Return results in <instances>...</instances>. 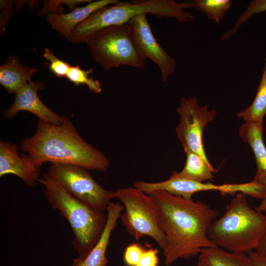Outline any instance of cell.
I'll use <instances>...</instances> for the list:
<instances>
[{"label": "cell", "instance_id": "6da1fadb", "mask_svg": "<svg viewBox=\"0 0 266 266\" xmlns=\"http://www.w3.org/2000/svg\"><path fill=\"white\" fill-rule=\"evenodd\" d=\"M148 195L166 236V246L163 250L165 265L170 266L178 259L197 256L204 248L217 247L209 238L207 232L217 211L204 202L164 191Z\"/></svg>", "mask_w": 266, "mask_h": 266}, {"label": "cell", "instance_id": "7a4b0ae2", "mask_svg": "<svg viewBox=\"0 0 266 266\" xmlns=\"http://www.w3.org/2000/svg\"><path fill=\"white\" fill-rule=\"evenodd\" d=\"M62 118L60 125L38 119L34 134L21 142L20 148L27 153L28 160L39 168L49 162L107 171L110 164L108 158L82 138L69 118Z\"/></svg>", "mask_w": 266, "mask_h": 266}, {"label": "cell", "instance_id": "3957f363", "mask_svg": "<svg viewBox=\"0 0 266 266\" xmlns=\"http://www.w3.org/2000/svg\"><path fill=\"white\" fill-rule=\"evenodd\" d=\"M191 2L173 0H135L118 2L104 6L93 13L74 28L69 41L80 43L96 32L110 27L127 24L141 14H151L158 17L174 18L181 23L192 22L194 16L186 9L192 8Z\"/></svg>", "mask_w": 266, "mask_h": 266}, {"label": "cell", "instance_id": "277c9868", "mask_svg": "<svg viewBox=\"0 0 266 266\" xmlns=\"http://www.w3.org/2000/svg\"><path fill=\"white\" fill-rule=\"evenodd\" d=\"M266 229V215L252 209L245 195L238 193L224 214L208 230L210 240L228 251L247 253L255 250Z\"/></svg>", "mask_w": 266, "mask_h": 266}, {"label": "cell", "instance_id": "5b68a950", "mask_svg": "<svg viewBox=\"0 0 266 266\" xmlns=\"http://www.w3.org/2000/svg\"><path fill=\"white\" fill-rule=\"evenodd\" d=\"M38 181L44 186V193L52 208L59 210L70 225L74 234L72 243L78 258L85 259L100 237L107 216L72 197L46 173Z\"/></svg>", "mask_w": 266, "mask_h": 266}, {"label": "cell", "instance_id": "8992f818", "mask_svg": "<svg viewBox=\"0 0 266 266\" xmlns=\"http://www.w3.org/2000/svg\"><path fill=\"white\" fill-rule=\"evenodd\" d=\"M85 43L93 59L104 70L122 66L138 69L145 67L146 59L128 23L102 29Z\"/></svg>", "mask_w": 266, "mask_h": 266}, {"label": "cell", "instance_id": "52a82bcc", "mask_svg": "<svg viewBox=\"0 0 266 266\" xmlns=\"http://www.w3.org/2000/svg\"><path fill=\"white\" fill-rule=\"evenodd\" d=\"M115 195L124 207L125 212L120 218L129 234L137 240L149 236L164 250L166 246V236L160 226L155 204L149 196L134 187L118 189Z\"/></svg>", "mask_w": 266, "mask_h": 266}, {"label": "cell", "instance_id": "ba28073f", "mask_svg": "<svg viewBox=\"0 0 266 266\" xmlns=\"http://www.w3.org/2000/svg\"><path fill=\"white\" fill-rule=\"evenodd\" d=\"M46 173L72 197L97 211H106L115 191L107 190L92 177L89 170L66 163H51Z\"/></svg>", "mask_w": 266, "mask_h": 266}, {"label": "cell", "instance_id": "9c48e42d", "mask_svg": "<svg viewBox=\"0 0 266 266\" xmlns=\"http://www.w3.org/2000/svg\"><path fill=\"white\" fill-rule=\"evenodd\" d=\"M180 122L176 128L178 138L184 151H191L210 163L202 143V133L206 125L213 121L217 112L209 110L207 105L200 106L196 97H181L176 108Z\"/></svg>", "mask_w": 266, "mask_h": 266}, {"label": "cell", "instance_id": "30bf717a", "mask_svg": "<svg viewBox=\"0 0 266 266\" xmlns=\"http://www.w3.org/2000/svg\"><path fill=\"white\" fill-rule=\"evenodd\" d=\"M132 28L135 41L142 54L155 63L159 68L163 82L173 74L176 61L158 43L151 29L146 14H139L128 23Z\"/></svg>", "mask_w": 266, "mask_h": 266}, {"label": "cell", "instance_id": "8fae6325", "mask_svg": "<svg viewBox=\"0 0 266 266\" xmlns=\"http://www.w3.org/2000/svg\"><path fill=\"white\" fill-rule=\"evenodd\" d=\"M45 87V84L42 81L28 82L15 94V100L10 107L2 111L3 117L12 119L18 112L27 111L44 122L53 125H61L62 117L47 107L39 98L38 91L44 90Z\"/></svg>", "mask_w": 266, "mask_h": 266}, {"label": "cell", "instance_id": "7c38bea8", "mask_svg": "<svg viewBox=\"0 0 266 266\" xmlns=\"http://www.w3.org/2000/svg\"><path fill=\"white\" fill-rule=\"evenodd\" d=\"M19 148L14 143L0 141V177L12 174L32 187L38 181L40 168L31 164L25 154L19 156Z\"/></svg>", "mask_w": 266, "mask_h": 266}, {"label": "cell", "instance_id": "4fadbf2b", "mask_svg": "<svg viewBox=\"0 0 266 266\" xmlns=\"http://www.w3.org/2000/svg\"><path fill=\"white\" fill-rule=\"evenodd\" d=\"M124 209L123 205L119 202H109L106 209V223L100 237L85 259H80L78 257L73 260L72 266H107L108 260L106 256V252L111 234L115 229Z\"/></svg>", "mask_w": 266, "mask_h": 266}, {"label": "cell", "instance_id": "5bb4252c", "mask_svg": "<svg viewBox=\"0 0 266 266\" xmlns=\"http://www.w3.org/2000/svg\"><path fill=\"white\" fill-rule=\"evenodd\" d=\"M118 1V0L92 1L85 6L75 8L66 14L49 13L46 20L53 30L69 40L76 26L97 10Z\"/></svg>", "mask_w": 266, "mask_h": 266}, {"label": "cell", "instance_id": "9a60e30c", "mask_svg": "<svg viewBox=\"0 0 266 266\" xmlns=\"http://www.w3.org/2000/svg\"><path fill=\"white\" fill-rule=\"evenodd\" d=\"M263 121L245 122L240 127L239 134L254 154L257 170L253 181L266 188V147L263 134Z\"/></svg>", "mask_w": 266, "mask_h": 266}, {"label": "cell", "instance_id": "2e32d148", "mask_svg": "<svg viewBox=\"0 0 266 266\" xmlns=\"http://www.w3.org/2000/svg\"><path fill=\"white\" fill-rule=\"evenodd\" d=\"M37 71L22 65L18 57L11 56L5 64L0 66V84L8 94H16L24 85L32 80Z\"/></svg>", "mask_w": 266, "mask_h": 266}, {"label": "cell", "instance_id": "e0dca14e", "mask_svg": "<svg viewBox=\"0 0 266 266\" xmlns=\"http://www.w3.org/2000/svg\"><path fill=\"white\" fill-rule=\"evenodd\" d=\"M186 161L184 167L179 172L174 171L178 177L184 179L204 182L213 180L216 172L210 163H207L200 155L191 151H184Z\"/></svg>", "mask_w": 266, "mask_h": 266}, {"label": "cell", "instance_id": "ac0fdd59", "mask_svg": "<svg viewBox=\"0 0 266 266\" xmlns=\"http://www.w3.org/2000/svg\"><path fill=\"white\" fill-rule=\"evenodd\" d=\"M210 266H254L249 255L244 253L226 251L219 247L201 250Z\"/></svg>", "mask_w": 266, "mask_h": 266}, {"label": "cell", "instance_id": "d6986e66", "mask_svg": "<svg viewBox=\"0 0 266 266\" xmlns=\"http://www.w3.org/2000/svg\"><path fill=\"white\" fill-rule=\"evenodd\" d=\"M236 115L245 122L263 121L266 115V55L256 96L249 106Z\"/></svg>", "mask_w": 266, "mask_h": 266}, {"label": "cell", "instance_id": "ffe728a7", "mask_svg": "<svg viewBox=\"0 0 266 266\" xmlns=\"http://www.w3.org/2000/svg\"><path fill=\"white\" fill-rule=\"evenodd\" d=\"M191 2L196 11L205 14L209 19L214 20L218 24L232 3L230 0H194Z\"/></svg>", "mask_w": 266, "mask_h": 266}, {"label": "cell", "instance_id": "44dd1931", "mask_svg": "<svg viewBox=\"0 0 266 266\" xmlns=\"http://www.w3.org/2000/svg\"><path fill=\"white\" fill-rule=\"evenodd\" d=\"M93 70V68L84 70L78 66H71L66 78L76 86L80 84L86 85L92 92L99 94L102 92L100 83L90 76Z\"/></svg>", "mask_w": 266, "mask_h": 266}, {"label": "cell", "instance_id": "7402d4cb", "mask_svg": "<svg viewBox=\"0 0 266 266\" xmlns=\"http://www.w3.org/2000/svg\"><path fill=\"white\" fill-rule=\"evenodd\" d=\"M266 11V0L251 1L245 9L240 14L233 27L223 33L220 38L221 41L229 40L238 31L241 26L254 15Z\"/></svg>", "mask_w": 266, "mask_h": 266}, {"label": "cell", "instance_id": "603a6c76", "mask_svg": "<svg viewBox=\"0 0 266 266\" xmlns=\"http://www.w3.org/2000/svg\"><path fill=\"white\" fill-rule=\"evenodd\" d=\"M43 56L50 63L49 68L56 76L66 77L67 73L71 66L70 65L59 59L48 48L44 49Z\"/></svg>", "mask_w": 266, "mask_h": 266}, {"label": "cell", "instance_id": "cb8c5ba5", "mask_svg": "<svg viewBox=\"0 0 266 266\" xmlns=\"http://www.w3.org/2000/svg\"><path fill=\"white\" fill-rule=\"evenodd\" d=\"M144 250L138 243L129 245L124 252L125 264L128 266H136Z\"/></svg>", "mask_w": 266, "mask_h": 266}, {"label": "cell", "instance_id": "d4e9b609", "mask_svg": "<svg viewBox=\"0 0 266 266\" xmlns=\"http://www.w3.org/2000/svg\"><path fill=\"white\" fill-rule=\"evenodd\" d=\"M158 250L150 248L145 250L136 266H158L159 258Z\"/></svg>", "mask_w": 266, "mask_h": 266}, {"label": "cell", "instance_id": "484cf974", "mask_svg": "<svg viewBox=\"0 0 266 266\" xmlns=\"http://www.w3.org/2000/svg\"><path fill=\"white\" fill-rule=\"evenodd\" d=\"M254 266H266V259L257 251H251L248 253Z\"/></svg>", "mask_w": 266, "mask_h": 266}, {"label": "cell", "instance_id": "4316f807", "mask_svg": "<svg viewBox=\"0 0 266 266\" xmlns=\"http://www.w3.org/2000/svg\"><path fill=\"white\" fill-rule=\"evenodd\" d=\"M255 250L261 253L266 259V229Z\"/></svg>", "mask_w": 266, "mask_h": 266}, {"label": "cell", "instance_id": "83f0119b", "mask_svg": "<svg viewBox=\"0 0 266 266\" xmlns=\"http://www.w3.org/2000/svg\"><path fill=\"white\" fill-rule=\"evenodd\" d=\"M197 266H210L205 257L202 253H200V255Z\"/></svg>", "mask_w": 266, "mask_h": 266}, {"label": "cell", "instance_id": "f1b7e54d", "mask_svg": "<svg viewBox=\"0 0 266 266\" xmlns=\"http://www.w3.org/2000/svg\"><path fill=\"white\" fill-rule=\"evenodd\" d=\"M255 210L261 213L262 212H266V196L263 199L260 204L256 207Z\"/></svg>", "mask_w": 266, "mask_h": 266}]
</instances>
